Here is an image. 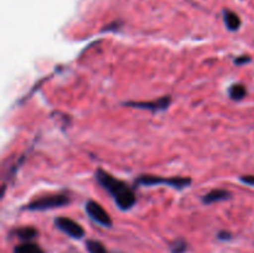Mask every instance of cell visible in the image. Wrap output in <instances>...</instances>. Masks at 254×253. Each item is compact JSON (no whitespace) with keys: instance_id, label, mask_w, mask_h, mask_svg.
<instances>
[{"instance_id":"6da1fadb","label":"cell","mask_w":254,"mask_h":253,"mask_svg":"<svg viewBox=\"0 0 254 253\" xmlns=\"http://www.w3.org/2000/svg\"><path fill=\"white\" fill-rule=\"evenodd\" d=\"M94 176L99 185L111 193L112 197L116 201L117 207L121 208L122 211L130 210L135 205L136 197L134 190L124 181L114 178L112 174L107 173L103 169H97Z\"/></svg>"},{"instance_id":"7a4b0ae2","label":"cell","mask_w":254,"mask_h":253,"mask_svg":"<svg viewBox=\"0 0 254 253\" xmlns=\"http://www.w3.org/2000/svg\"><path fill=\"white\" fill-rule=\"evenodd\" d=\"M192 180L190 178H183V176H174V178H163L158 175H150V174H143L135 179L136 186H156L166 185L176 190H183L189 188Z\"/></svg>"},{"instance_id":"3957f363","label":"cell","mask_w":254,"mask_h":253,"mask_svg":"<svg viewBox=\"0 0 254 253\" xmlns=\"http://www.w3.org/2000/svg\"><path fill=\"white\" fill-rule=\"evenodd\" d=\"M69 197L64 193H56V195L44 196V197H39L36 200L31 201L27 203L24 207V210L29 211H47L54 210V208L64 207V206L68 205Z\"/></svg>"},{"instance_id":"277c9868","label":"cell","mask_w":254,"mask_h":253,"mask_svg":"<svg viewBox=\"0 0 254 253\" xmlns=\"http://www.w3.org/2000/svg\"><path fill=\"white\" fill-rule=\"evenodd\" d=\"M86 212L94 222L99 223V225L104 226V227H111L112 226V218L108 215L103 206L99 205L98 202L93 200H88L86 202Z\"/></svg>"},{"instance_id":"5b68a950","label":"cell","mask_w":254,"mask_h":253,"mask_svg":"<svg viewBox=\"0 0 254 253\" xmlns=\"http://www.w3.org/2000/svg\"><path fill=\"white\" fill-rule=\"evenodd\" d=\"M55 225H56V227L60 231H62V232L66 233L69 237L74 238V240H79V238L84 236L83 227L74 220H72V218L61 216V217L55 218Z\"/></svg>"},{"instance_id":"8992f818","label":"cell","mask_w":254,"mask_h":253,"mask_svg":"<svg viewBox=\"0 0 254 253\" xmlns=\"http://www.w3.org/2000/svg\"><path fill=\"white\" fill-rule=\"evenodd\" d=\"M171 103V97L170 96H164L161 98L156 99V101H149V102H126L124 106L131 107V108H139V109H146L153 113L156 112L165 111L169 108Z\"/></svg>"},{"instance_id":"52a82bcc","label":"cell","mask_w":254,"mask_h":253,"mask_svg":"<svg viewBox=\"0 0 254 253\" xmlns=\"http://www.w3.org/2000/svg\"><path fill=\"white\" fill-rule=\"evenodd\" d=\"M231 198V192L225 189H215L211 190L210 192L205 193L202 197V202L205 205H211V203L220 202V201H225Z\"/></svg>"},{"instance_id":"ba28073f","label":"cell","mask_w":254,"mask_h":253,"mask_svg":"<svg viewBox=\"0 0 254 253\" xmlns=\"http://www.w3.org/2000/svg\"><path fill=\"white\" fill-rule=\"evenodd\" d=\"M228 94H230L231 99H233V101H241V99L245 98L246 94H247V89H246V87L243 86V84L236 83L230 87Z\"/></svg>"},{"instance_id":"9c48e42d","label":"cell","mask_w":254,"mask_h":253,"mask_svg":"<svg viewBox=\"0 0 254 253\" xmlns=\"http://www.w3.org/2000/svg\"><path fill=\"white\" fill-rule=\"evenodd\" d=\"M225 22L227 29L231 30V31H236L241 26L240 17L232 11H225Z\"/></svg>"},{"instance_id":"30bf717a","label":"cell","mask_w":254,"mask_h":253,"mask_svg":"<svg viewBox=\"0 0 254 253\" xmlns=\"http://www.w3.org/2000/svg\"><path fill=\"white\" fill-rule=\"evenodd\" d=\"M16 237H19L21 241H31L37 236V230L34 227H21L15 231Z\"/></svg>"},{"instance_id":"8fae6325","label":"cell","mask_w":254,"mask_h":253,"mask_svg":"<svg viewBox=\"0 0 254 253\" xmlns=\"http://www.w3.org/2000/svg\"><path fill=\"white\" fill-rule=\"evenodd\" d=\"M14 253H44V251L39 246L35 245V243L25 242L16 246L14 250Z\"/></svg>"},{"instance_id":"7c38bea8","label":"cell","mask_w":254,"mask_h":253,"mask_svg":"<svg viewBox=\"0 0 254 253\" xmlns=\"http://www.w3.org/2000/svg\"><path fill=\"white\" fill-rule=\"evenodd\" d=\"M86 247L88 253H108L103 243L96 240H89L86 242Z\"/></svg>"},{"instance_id":"4fadbf2b","label":"cell","mask_w":254,"mask_h":253,"mask_svg":"<svg viewBox=\"0 0 254 253\" xmlns=\"http://www.w3.org/2000/svg\"><path fill=\"white\" fill-rule=\"evenodd\" d=\"M188 250V243L184 240H178L171 245V253H185Z\"/></svg>"},{"instance_id":"5bb4252c","label":"cell","mask_w":254,"mask_h":253,"mask_svg":"<svg viewBox=\"0 0 254 253\" xmlns=\"http://www.w3.org/2000/svg\"><path fill=\"white\" fill-rule=\"evenodd\" d=\"M248 62H251V56H247V55L235 59V64H237V66H243V64L248 63Z\"/></svg>"},{"instance_id":"9a60e30c","label":"cell","mask_w":254,"mask_h":253,"mask_svg":"<svg viewBox=\"0 0 254 253\" xmlns=\"http://www.w3.org/2000/svg\"><path fill=\"white\" fill-rule=\"evenodd\" d=\"M240 181L246 185L254 186V175H242L240 178Z\"/></svg>"},{"instance_id":"2e32d148","label":"cell","mask_w":254,"mask_h":253,"mask_svg":"<svg viewBox=\"0 0 254 253\" xmlns=\"http://www.w3.org/2000/svg\"><path fill=\"white\" fill-rule=\"evenodd\" d=\"M217 237L222 241H227L231 238V233L228 231H221V232H218Z\"/></svg>"}]
</instances>
